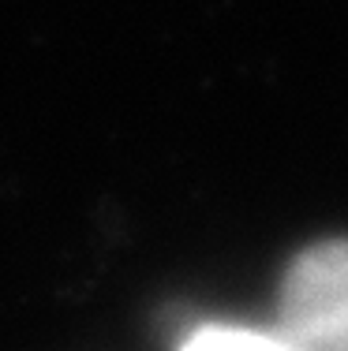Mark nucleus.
<instances>
[{
	"label": "nucleus",
	"instance_id": "1",
	"mask_svg": "<svg viewBox=\"0 0 348 351\" xmlns=\"http://www.w3.org/2000/svg\"><path fill=\"white\" fill-rule=\"evenodd\" d=\"M281 322L292 351H348V239L318 243L292 262Z\"/></svg>",
	"mask_w": 348,
	"mask_h": 351
},
{
	"label": "nucleus",
	"instance_id": "2",
	"mask_svg": "<svg viewBox=\"0 0 348 351\" xmlns=\"http://www.w3.org/2000/svg\"><path fill=\"white\" fill-rule=\"evenodd\" d=\"M184 351H292V344L251 329H202L187 340Z\"/></svg>",
	"mask_w": 348,
	"mask_h": 351
}]
</instances>
